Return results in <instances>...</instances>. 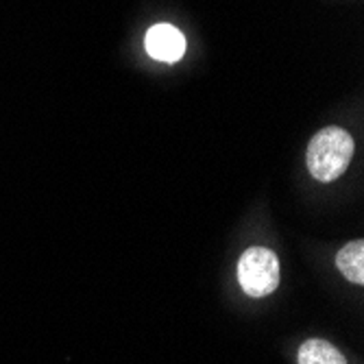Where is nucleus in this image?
Masks as SVG:
<instances>
[{
	"label": "nucleus",
	"mask_w": 364,
	"mask_h": 364,
	"mask_svg": "<svg viewBox=\"0 0 364 364\" xmlns=\"http://www.w3.org/2000/svg\"><path fill=\"white\" fill-rule=\"evenodd\" d=\"M279 277H282L279 259L269 249L251 247L238 259L240 288L249 296H253V299H262V296L271 294L279 286Z\"/></svg>",
	"instance_id": "obj_2"
},
{
	"label": "nucleus",
	"mask_w": 364,
	"mask_h": 364,
	"mask_svg": "<svg viewBox=\"0 0 364 364\" xmlns=\"http://www.w3.org/2000/svg\"><path fill=\"white\" fill-rule=\"evenodd\" d=\"M144 46L153 59L175 63L186 53V38H183V33L173 24H155L146 33Z\"/></svg>",
	"instance_id": "obj_3"
},
{
	"label": "nucleus",
	"mask_w": 364,
	"mask_h": 364,
	"mask_svg": "<svg viewBox=\"0 0 364 364\" xmlns=\"http://www.w3.org/2000/svg\"><path fill=\"white\" fill-rule=\"evenodd\" d=\"M353 138L341 127H325L310 140L306 161L310 175L321 183L336 181L351 164Z\"/></svg>",
	"instance_id": "obj_1"
},
{
	"label": "nucleus",
	"mask_w": 364,
	"mask_h": 364,
	"mask_svg": "<svg viewBox=\"0 0 364 364\" xmlns=\"http://www.w3.org/2000/svg\"><path fill=\"white\" fill-rule=\"evenodd\" d=\"M296 364H347V358L332 343L310 338L299 347Z\"/></svg>",
	"instance_id": "obj_4"
},
{
	"label": "nucleus",
	"mask_w": 364,
	"mask_h": 364,
	"mask_svg": "<svg viewBox=\"0 0 364 364\" xmlns=\"http://www.w3.org/2000/svg\"><path fill=\"white\" fill-rule=\"evenodd\" d=\"M336 267L351 284L362 286L364 284V242L353 240L345 245L336 255Z\"/></svg>",
	"instance_id": "obj_5"
}]
</instances>
